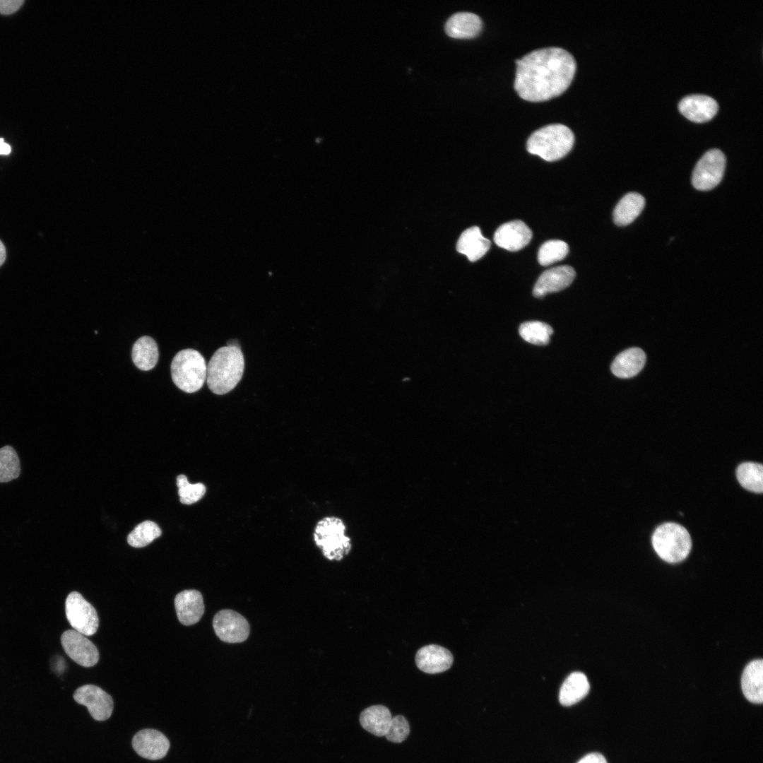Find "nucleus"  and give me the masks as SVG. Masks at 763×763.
I'll list each match as a JSON object with an SVG mask.
<instances>
[{
    "instance_id": "22",
    "label": "nucleus",
    "mask_w": 763,
    "mask_h": 763,
    "mask_svg": "<svg viewBox=\"0 0 763 763\" xmlns=\"http://www.w3.org/2000/svg\"><path fill=\"white\" fill-rule=\"evenodd\" d=\"M392 719L389 709L383 705H374L365 709L360 715L362 727L379 737L385 736Z\"/></svg>"
},
{
    "instance_id": "6",
    "label": "nucleus",
    "mask_w": 763,
    "mask_h": 763,
    "mask_svg": "<svg viewBox=\"0 0 763 763\" xmlns=\"http://www.w3.org/2000/svg\"><path fill=\"white\" fill-rule=\"evenodd\" d=\"M651 541L658 555L668 563L684 560L692 547L691 538L687 529L673 522L659 526L655 530Z\"/></svg>"
},
{
    "instance_id": "13",
    "label": "nucleus",
    "mask_w": 763,
    "mask_h": 763,
    "mask_svg": "<svg viewBox=\"0 0 763 763\" xmlns=\"http://www.w3.org/2000/svg\"><path fill=\"white\" fill-rule=\"evenodd\" d=\"M531 238V230L519 220L502 224L494 235L495 244L511 252L521 249L530 242Z\"/></svg>"
},
{
    "instance_id": "28",
    "label": "nucleus",
    "mask_w": 763,
    "mask_h": 763,
    "mask_svg": "<svg viewBox=\"0 0 763 763\" xmlns=\"http://www.w3.org/2000/svg\"><path fill=\"white\" fill-rule=\"evenodd\" d=\"M161 535V530L153 521H145L137 525L127 537L128 543L134 548H143Z\"/></svg>"
},
{
    "instance_id": "26",
    "label": "nucleus",
    "mask_w": 763,
    "mask_h": 763,
    "mask_svg": "<svg viewBox=\"0 0 763 763\" xmlns=\"http://www.w3.org/2000/svg\"><path fill=\"white\" fill-rule=\"evenodd\" d=\"M736 477L740 484L746 490L762 493L763 491V466L761 463L745 462L736 470Z\"/></svg>"
},
{
    "instance_id": "14",
    "label": "nucleus",
    "mask_w": 763,
    "mask_h": 763,
    "mask_svg": "<svg viewBox=\"0 0 763 763\" xmlns=\"http://www.w3.org/2000/svg\"><path fill=\"white\" fill-rule=\"evenodd\" d=\"M576 276L574 269L569 266H560L544 271L536 281L533 295L541 297L550 292L560 291L568 287Z\"/></svg>"
},
{
    "instance_id": "23",
    "label": "nucleus",
    "mask_w": 763,
    "mask_h": 763,
    "mask_svg": "<svg viewBox=\"0 0 763 763\" xmlns=\"http://www.w3.org/2000/svg\"><path fill=\"white\" fill-rule=\"evenodd\" d=\"M590 685L586 676L580 672L570 674L562 683L559 700L563 706H572L584 699L589 692Z\"/></svg>"
},
{
    "instance_id": "27",
    "label": "nucleus",
    "mask_w": 763,
    "mask_h": 763,
    "mask_svg": "<svg viewBox=\"0 0 763 763\" xmlns=\"http://www.w3.org/2000/svg\"><path fill=\"white\" fill-rule=\"evenodd\" d=\"M519 332L521 337L528 343L533 345H544L550 342L553 329L546 323L531 321L521 324Z\"/></svg>"
},
{
    "instance_id": "34",
    "label": "nucleus",
    "mask_w": 763,
    "mask_h": 763,
    "mask_svg": "<svg viewBox=\"0 0 763 763\" xmlns=\"http://www.w3.org/2000/svg\"><path fill=\"white\" fill-rule=\"evenodd\" d=\"M577 763H608L603 755L598 752L590 753L582 757Z\"/></svg>"
},
{
    "instance_id": "32",
    "label": "nucleus",
    "mask_w": 763,
    "mask_h": 763,
    "mask_svg": "<svg viewBox=\"0 0 763 763\" xmlns=\"http://www.w3.org/2000/svg\"><path fill=\"white\" fill-rule=\"evenodd\" d=\"M410 733V726L406 718L401 715L392 717L386 738L393 743H400L405 740Z\"/></svg>"
},
{
    "instance_id": "29",
    "label": "nucleus",
    "mask_w": 763,
    "mask_h": 763,
    "mask_svg": "<svg viewBox=\"0 0 763 763\" xmlns=\"http://www.w3.org/2000/svg\"><path fill=\"white\" fill-rule=\"evenodd\" d=\"M20 466L15 449L10 446L0 449V483L8 482L18 477Z\"/></svg>"
},
{
    "instance_id": "10",
    "label": "nucleus",
    "mask_w": 763,
    "mask_h": 763,
    "mask_svg": "<svg viewBox=\"0 0 763 763\" xmlns=\"http://www.w3.org/2000/svg\"><path fill=\"white\" fill-rule=\"evenodd\" d=\"M61 645L68 656L78 665L92 667L99 660V652L95 644L83 634L68 629L61 637Z\"/></svg>"
},
{
    "instance_id": "33",
    "label": "nucleus",
    "mask_w": 763,
    "mask_h": 763,
    "mask_svg": "<svg viewBox=\"0 0 763 763\" xmlns=\"http://www.w3.org/2000/svg\"><path fill=\"white\" fill-rule=\"evenodd\" d=\"M24 3L23 0H0V13L9 15L17 11Z\"/></svg>"
},
{
    "instance_id": "30",
    "label": "nucleus",
    "mask_w": 763,
    "mask_h": 763,
    "mask_svg": "<svg viewBox=\"0 0 763 763\" xmlns=\"http://www.w3.org/2000/svg\"><path fill=\"white\" fill-rule=\"evenodd\" d=\"M569 252L567 244L562 240L552 239L544 242L538 253L540 265L546 266L563 259Z\"/></svg>"
},
{
    "instance_id": "36",
    "label": "nucleus",
    "mask_w": 763,
    "mask_h": 763,
    "mask_svg": "<svg viewBox=\"0 0 763 763\" xmlns=\"http://www.w3.org/2000/svg\"><path fill=\"white\" fill-rule=\"evenodd\" d=\"M6 248L4 244L0 240V266L4 264L6 259Z\"/></svg>"
},
{
    "instance_id": "24",
    "label": "nucleus",
    "mask_w": 763,
    "mask_h": 763,
    "mask_svg": "<svg viewBox=\"0 0 763 763\" xmlns=\"http://www.w3.org/2000/svg\"><path fill=\"white\" fill-rule=\"evenodd\" d=\"M645 199L639 194L629 192L617 203L613 211V221L618 226L632 223L641 213Z\"/></svg>"
},
{
    "instance_id": "3",
    "label": "nucleus",
    "mask_w": 763,
    "mask_h": 763,
    "mask_svg": "<svg viewBox=\"0 0 763 763\" xmlns=\"http://www.w3.org/2000/svg\"><path fill=\"white\" fill-rule=\"evenodd\" d=\"M574 136L572 130L562 124L545 126L531 134L527 140L528 153L552 162L564 157L572 148Z\"/></svg>"
},
{
    "instance_id": "7",
    "label": "nucleus",
    "mask_w": 763,
    "mask_h": 763,
    "mask_svg": "<svg viewBox=\"0 0 763 763\" xmlns=\"http://www.w3.org/2000/svg\"><path fill=\"white\" fill-rule=\"evenodd\" d=\"M726 157L717 148L706 151L696 164L692 184L699 191H709L716 187L721 181L726 167Z\"/></svg>"
},
{
    "instance_id": "5",
    "label": "nucleus",
    "mask_w": 763,
    "mask_h": 763,
    "mask_svg": "<svg viewBox=\"0 0 763 763\" xmlns=\"http://www.w3.org/2000/svg\"><path fill=\"white\" fill-rule=\"evenodd\" d=\"M207 366L202 355L194 349L178 352L171 363V375L175 384L183 391L199 390L206 379Z\"/></svg>"
},
{
    "instance_id": "1",
    "label": "nucleus",
    "mask_w": 763,
    "mask_h": 763,
    "mask_svg": "<svg viewBox=\"0 0 763 763\" xmlns=\"http://www.w3.org/2000/svg\"><path fill=\"white\" fill-rule=\"evenodd\" d=\"M514 89L530 102H543L563 93L571 84L576 65L572 55L560 47L536 49L516 60Z\"/></svg>"
},
{
    "instance_id": "18",
    "label": "nucleus",
    "mask_w": 763,
    "mask_h": 763,
    "mask_svg": "<svg viewBox=\"0 0 763 763\" xmlns=\"http://www.w3.org/2000/svg\"><path fill=\"white\" fill-rule=\"evenodd\" d=\"M490 245V241L482 235L480 229L473 226L461 233L456 243V250L473 262L482 258Z\"/></svg>"
},
{
    "instance_id": "8",
    "label": "nucleus",
    "mask_w": 763,
    "mask_h": 763,
    "mask_svg": "<svg viewBox=\"0 0 763 763\" xmlns=\"http://www.w3.org/2000/svg\"><path fill=\"white\" fill-rule=\"evenodd\" d=\"M66 616L73 629L85 636L94 634L99 626V619L95 608L82 595L71 592L65 602Z\"/></svg>"
},
{
    "instance_id": "9",
    "label": "nucleus",
    "mask_w": 763,
    "mask_h": 763,
    "mask_svg": "<svg viewBox=\"0 0 763 763\" xmlns=\"http://www.w3.org/2000/svg\"><path fill=\"white\" fill-rule=\"evenodd\" d=\"M213 627L217 637L227 643L243 642L248 638L250 632L246 618L229 609L220 610L215 614Z\"/></svg>"
},
{
    "instance_id": "20",
    "label": "nucleus",
    "mask_w": 763,
    "mask_h": 763,
    "mask_svg": "<svg viewBox=\"0 0 763 763\" xmlns=\"http://www.w3.org/2000/svg\"><path fill=\"white\" fill-rule=\"evenodd\" d=\"M763 661L756 659L750 661L745 668L741 687L745 698L754 704L763 701Z\"/></svg>"
},
{
    "instance_id": "15",
    "label": "nucleus",
    "mask_w": 763,
    "mask_h": 763,
    "mask_svg": "<svg viewBox=\"0 0 763 763\" xmlns=\"http://www.w3.org/2000/svg\"><path fill=\"white\" fill-rule=\"evenodd\" d=\"M453 656L446 649L436 644L420 648L415 655L418 668L426 673L435 674L449 669L453 663Z\"/></svg>"
},
{
    "instance_id": "17",
    "label": "nucleus",
    "mask_w": 763,
    "mask_h": 763,
    "mask_svg": "<svg viewBox=\"0 0 763 763\" xmlns=\"http://www.w3.org/2000/svg\"><path fill=\"white\" fill-rule=\"evenodd\" d=\"M715 99L704 94H692L685 96L678 104L681 113L687 119L703 122L711 119L718 110Z\"/></svg>"
},
{
    "instance_id": "19",
    "label": "nucleus",
    "mask_w": 763,
    "mask_h": 763,
    "mask_svg": "<svg viewBox=\"0 0 763 763\" xmlns=\"http://www.w3.org/2000/svg\"><path fill=\"white\" fill-rule=\"evenodd\" d=\"M482 25V20L476 14L471 12H458L447 20L445 31L449 36L454 38H473L480 33Z\"/></svg>"
},
{
    "instance_id": "31",
    "label": "nucleus",
    "mask_w": 763,
    "mask_h": 763,
    "mask_svg": "<svg viewBox=\"0 0 763 763\" xmlns=\"http://www.w3.org/2000/svg\"><path fill=\"white\" fill-rule=\"evenodd\" d=\"M179 501L184 504H192L199 501L205 495L206 488L201 483L191 484L186 475L181 474L177 478Z\"/></svg>"
},
{
    "instance_id": "2",
    "label": "nucleus",
    "mask_w": 763,
    "mask_h": 763,
    "mask_svg": "<svg viewBox=\"0 0 763 763\" xmlns=\"http://www.w3.org/2000/svg\"><path fill=\"white\" fill-rule=\"evenodd\" d=\"M244 367V356L239 347L229 345L218 348L207 366L209 389L218 395L230 392L241 380Z\"/></svg>"
},
{
    "instance_id": "12",
    "label": "nucleus",
    "mask_w": 763,
    "mask_h": 763,
    "mask_svg": "<svg viewBox=\"0 0 763 763\" xmlns=\"http://www.w3.org/2000/svg\"><path fill=\"white\" fill-rule=\"evenodd\" d=\"M132 746L141 757L157 760L163 758L170 748V742L165 735L155 729H143L134 736Z\"/></svg>"
},
{
    "instance_id": "25",
    "label": "nucleus",
    "mask_w": 763,
    "mask_h": 763,
    "mask_svg": "<svg viewBox=\"0 0 763 763\" xmlns=\"http://www.w3.org/2000/svg\"><path fill=\"white\" fill-rule=\"evenodd\" d=\"M131 357L138 369L143 371L153 369L158 360L156 342L148 336L139 338L133 345Z\"/></svg>"
},
{
    "instance_id": "35",
    "label": "nucleus",
    "mask_w": 763,
    "mask_h": 763,
    "mask_svg": "<svg viewBox=\"0 0 763 763\" xmlns=\"http://www.w3.org/2000/svg\"><path fill=\"white\" fill-rule=\"evenodd\" d=\"M11 151V146L6 143L4 138H0V155H8Z\"/></svg>"
},
{
    "instance_id": "11",
    "label": "nucleus",
    "mask_w": 763,
    "mask_h": 763,
    "mask_svg": "<svg viewBox=\"0 0 763 763\" xmlns=\"http://www.w3.org/2000/svg\"><path fill=\"white\" fill-rule=\"evenodd\" d=\"M73 699L79 704L86 706L96 721L107 720L112 715L114 707L112 697L96 685H85L78 687L73 694Z\"/></svg>"
},
{
    "instance_id": "16",
    "label": "nucleus",
    "mask_w": 763,
    "mask_h": 763,
    "mask_svg": "<svg viewBox=\"0 0 763 763\" xmlns=\"http://www.w3.org/2000/svg\"><path fill=\"white\" fill-rule=\"evenodd\" d=\"M175 607L179 621L187 626L197 623L204 613L203 596L194 589L179 593L175 598Z\"/></svg>"
},
{
    "instance_id": "4",
    "label": "nucleus",
    "mask_w": 763,
    "mask_h": 763,
    "mask_svg": "<svg viewBox=\"0 0 763 763\" xmlns=\"http://www.w3.org/2000/svg\"><path fill=\"white\" fill-rule=\"evenodd\" d=\"M345 531L344 521L337 516H326L317 523L314 541L326 559L339 561L350 552L351 539Z\"/></svg>"
},
{
    "instance_id": "21",
    "label": "nucleus",
    "mask_w": 763,
    "mask_h": 763,
    "mask_svg": "<svg viewBox=\"0 0 763 763\" xmlns=\"http://www.w3.org/2000/svg\"><path fill=\"white\" fill-rule=\"evenodd\" d=\"M645 362L644 352L639 348H631L616 356L611 365V371L617 377L631 378L642 369Z\"/></svg>"
}]
</instances>
